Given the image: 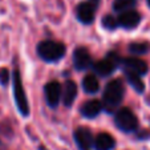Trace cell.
<instances>
[{"instance_id":"obj_12","label":"cell","mask_w":150,"mask_h":150,"mask_svg":"<svg viewBox=\"0 0 150 150\" xmlns=\"http://www.w3.org/2000/svg\"><path fill=\"white\" fill-rule=\"evenodd\" d=\"M77 96V85L74 81L72 80H68L65 81L64 86H61V100H62V104L65 106H72L76 100Z\"/></svg>"},{"instance_id":"obj_22","label":"cell","mask_w":150,"mask_h":150,"mask_svg":"<svg viewBox=\"0 0 150 150\" xmlns=\"http://www.w3.org/2000/svg\"><path fill=\"white\" fill-rule=\"evenodd\" d=\"M147 6H149V7H150V0H147Z\"/></svg>"},{"instance_id":"obj_5","label":"cell","mask_w":150,"mask_h":150,"mask_svg":"<svg viewBox=\"0 0 150 150\" xmlns=\"http://www.w3.org/2000/svg\"><path fill=\"white\" fill-rule=\"evenodd\" d=\"M13 96H15V101H16L17 108H19V112L23 116H28L29 104H28V98H27V94H25V91H24L23 81H21L19 71L13 72Z\"/></svg>"},{"instance_id":"obj_17","label":"cell","mask_w":150,"mask_h":150,"mask_svg":"<svg viewBox=\"0 0 150 150\" xmlns=\"http://www.w3.org/2000/svg\"><path fill=\"white\" fill-rule=\"evenodd\" d=\"M150 51V45L149 42H132V44H129V52H130L132 54H138V56H141V54H145L147 53V52Z\"/></svg>"},{"instance_id":"obj_14","label":"cell","mask_w":150,"mask_h":150,"mask_svg":"<svg viewBox=\"0 0 150 150\" xmlns=\"http://www.w3.org/2000/svg\"><path fill=\"white\" fill-rule=\"evenodd\" d=\"M116 146V141H114L113 136L109 133H100L93 141V147L96 150H112Z\"/></svg>"},{"instance_id":"obj_6","label":"cell","mask_w":150,"mask_h":150,"mask_svg":"<svg viewBox=\"0 0 150 150\" xmlns=\"http://www.w3.org/2000/svg\"><path fill=\"white\" fill-rule=\"evenodd\" d=\"M73 137H74V142L80 147V150H91L93 147L94 137L89 127L85 126L77 127L73 133Z\"/></svg>"},{"instance_id":"obj_20","label":"cell","mask_w":150,"mask_h":150,"mask_svg":"<svg viewBox=\"0 0 150 150\" xmlns=\"http://www.w3.org/2000/svg\"><path fill=\"white\" fill-rule=\"evenodd\" d=\"M9 79H11V76H9L8 69H6V68L0 69V84L4 85V86H6V85H8Z\"/></svg>"},{"instance_id":"obj_16","label":"cell","mask_w":150,"mask_h":150,"mask_svg":"<svg viewBox=\"0 0 150 150\" xmlns=\"http://www.w3.org/2000/svg\"><path fill=\"white\" fill-rule=\"evenodd\" d=\"M125 76H126V80L127 82L130 84V86L137 92V93H142L145 91V84L142 81L139 74L134 73V72H130V71H125Z\"/></svg>"},{"instance_id":"obj_9","label":"cell","mask_w":150,"mask_h":150,"mask_svg":"<svg viewBox=\"0 0 150 150\" xmlns=\"http://www.w3.org/2000/svg\"><path fill=\"white\" fill-rule=\"evenodd\" d=\"M45 100L51 108H56L61 100V85L59 81H51L44 86Z\"/></svg>"},{"instance_id":"obj_13","label":"cell","mask_w":150,"mask_h":150,"mask_svg":"<svg viewBox=\"0 0 150 150\" xmlns=\"http://www.w3.org/2000/svg\"><path fill=\"white\" fill-rule=\"evenodd\" d=\"M102 110V102L100 100H89L81 106V114L85 118H94Z\"/></svg>"},{"instance_id":"obj_8","label":"cell","mask_w":150,"mask_h":150,"mask_svg":"<svg viewBox=\"0 0 150 150\" xmlns=\"http://www.w3.org/2000/svg\"><path fill=\"white\" fill-rule=\"evenodd\" d=\"M73 65L77 71H85L92 67V56L84 47H79L73 52Z\"/></svg>"},{"instance_id":"obj_1","label":"cell","mask_w":150,"mask_h":150,"mask_svg":"<svg viewBox=\"0 0 150 150\" xmlns=\"http://www.w3.org/2000/svg\"><path fill=\"white\" fill-rule=\"evenodd\" d=\"M124 94L125 88L121 80L109 81L105 86L104 94H102V109H105L109 113H114L124 100Z\"/></svg>"},{"instance_id":"obj_4","label":"cell","mask_w":150,"mask_h":150,"mask_svg":"<svg viewBox=\"0 0 150 150\" xmlns=\"http://www.w3.org/2000/svg\"><path fill=\"white\" fill-rule=\"evenodd\" d=\"M120 64H121V57L116 52H109L105 59L98 60L97 62H94L93 65H92V68H93L94 73L97 76L106 77V76H110L117 69V67Z\"/></svg>"},{"instance_id":"obj_23","label":"cell","mask_w":150,"mask_h":150,"mask_svg":"<svg viewBox=\"0 0 150 150\" xmlns=\"http://www.w3.org/2000/svg\"><path fill=\"white\" fill-rule=\"evenodd\" d=\"M0 146H1V144H0Z\"/></svg>"},{"instance_id":"obj_10","label":"cell","mask_w":150,"mask_h":150,"mask_svg":"<svg viewBox=\"0 0 150 150\" xmlns=\"http://www.w3.org/2000/svg\"><path fill=\"white\" fill-rule=\"evenodd\" d=\"M117 21H118V25L122 27V28L133 29L141 21V15L137 11H134V9H127V11H124L120 13Z\"/></svg>"},{"instance_id":"obj_18","label":"cell","mask_w":150,"mask_h":150,"mask_svg":"<svg viewBox=\"0 0 150 150\" xmlns=\"http://www.w3.org/2000/svg\"><path fill=\"white\" fill-rule=\"evenodd\" d=\"M136 6V0H114L113 1V8L116 12H124L127 9H133Z\"/></svg>"},{"instance_id":"obj_2","label":"cell","mask_w":150,"mask_h":150,"mask_svg":"<svg viewBox=\"0 0 150 150\" xmlns=\"http://www.w3.org/2000/svg\"><path fill=\"white\" fill-rule=\"evenodd\" d=\"M67 52L65 45L60 41L53 40H44L37 45V54L40 59L47 62H56L64 57Z\"/></svg>"},{"instance_id":"obj_15","label":"cell","mask_w":150,"mask_h":150,"mask_svg":"<svg viewBox=\"0 0 150 150\" xmlns=\"http://www.w3.org/2000/svg\"><path fill=\"white\" fill-rule=\"evenodd\" d=\"M82 88L89 94L97 93L100 89V82H98V79L96 77V74H86L82 79Z\"/></svg>"},{"instance_id":"obj_7","label":"cell","mask_w":150,"mask_h":150,"mask_svg":"<svg viewBox=\"0 0 150 150\" xmlns=\"http://www.w3.org/2000/svg\"><path fill=\"white\" fill-rule=\"evenodd\" d=\"M76 16L82 24H91L96 16V6L91 1L80 3L76 7Z\"/></svg>"},{"instance_id":"obj_21","label":"cell","mask_w":150,"mask_h":150,"mask_svg":"<svg viewBox=\"0 0 150 150\" xmlns=\"http://www.w3.org/2000/svg\"><path fill=\"white\" fill-rule=\"evenodd\" d=\"M89 1H91V3H93L94 6H97V4H98V1H100V0H89Z\"/></svg>"},{"instance_id":"obj_19","label":"cell","mask_w":150,"mask_h":150,"mask_svg":"<svg viewBox=\"0 0 150 150\" xmlns=\"http://www.w3.org/2000/svg\"><path fill=\"white\" fill-rule=\"evenodd\" d=\"M102 25H104V28L113 31V29H116L118 27V21L112 15H106V16L102 17Z\"/></svg>"},{"instance_id":"obj_3","label":"cell","mask_w":150,"mask_h":150,"mask_svg":"<svg viewBox=\"0 0 150 150\" xmlns=\"http://www.w3.org/2000/svg\"><path fill=\"white\" fill-rule=\"evenodd\" d=\"M114 124L125 133H132L138 129V118L129 108H121L114 112Z\"/></svg>"},{"instance_id":"obj_11","label":"cell","mask_w":150,"mask_h":150,"mask_svg":"<svg viewBox=\"0 0 150 150\" xmlns=\"http://www.w3.org/2000/svg\"><path fill=\"white\" fill-rule=\"evenodd\" d=\"M121 64L124 65L125 71H130L134 73L144 76L147 73V64L144 60L138 59V57H125L121 59Z\"/></svg>"}]
</instances>
